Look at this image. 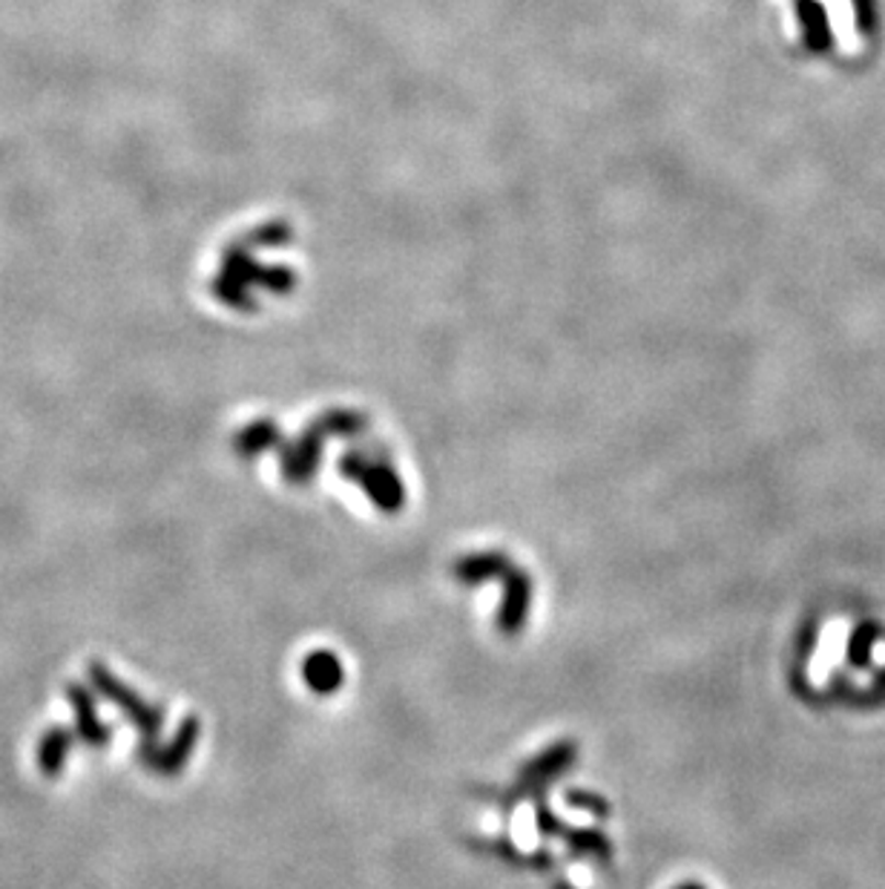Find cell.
I'll return each instance as SVG.
<instances>
[{"label":"cell","instance_id":"cell-6","mask_svg":"<svg viewBox=\"0 0 885 889\" xmlns=\"http://www.w3.org/2000/svg\"><path fill=\"white\" fill-rule=\"evenodd\" d=\"M854 15H856V26L871 35L874 26H877V3L874 0H854Z\"/></svg>","mask_w":885,"mask_h":889},{"label":"cell","instance_id":"cell-3","mask_svg":"<svg viewBox=\"0 0 885 889\" xmlns=\"http://www.w3.org/2000/svg\"><path fill=\"white\" fill-rule=\"evenodd\" d=\"M90 677H92V683H95V688H99V691L104 694V697H110L113 702H118V706H122L124 711H127V714L138 722V725H145L147 734H152V729H156L159 717L147 714V708L138 706V699L133 697V694H129L127 688H124V685L115 683V679L110 677V671H104L101 665H92Z\"/></svg>","mask_w":885,"mask_h":889},{"label":"cell","instance_id":"cell-1","mask_svg":"<svg viewBox=\"0 0 885 889\" xmlns=\"http://www.w3.org/2000/svg\"><path fill=\"white\" fill-rule=\"evenodd\" d=\"M67 697L72 702V711H76V738L83 740L87 745H104L110 740V731L99 720L92 694L83 685H69Z\"/></svg>","mask_w":885,"mask_h":889},{"label":"cell","instance_id":"cell-5","mask_svg":"<svg viewBox=\"0 0 885 889\" xmlns=\"http://www.w3.org/2000/svg\"><path fill=\"white\" fill-rule=\"evenodd\" d=\"M880 639V628L874 622H860L851 631V637H848V645H846V656H848V665H854V668H865L871 662V654H874V645H877Z\"/></svg>","mask_w":885,"mask_h":889},{"label":"cell","instance_id":"cell-7","mask_svg":"<svg viewBox=\"0 0 885 889\" xmlns=\"http://www.w3.org/2000/svg\"><path fill=\"white\" fill-rule=\"evenodd\" d=\"M681 889H704V887H696V884H690V887H681Z\"/></svg>","mask_w":885,"mask_h":889},{"label":"cell","instance_id":"cell-4","mask_svg":"<svg viewBox=\"0 0 885 889\" xmlns=\"http://www.w3.org/2000/svg\"><path fill=\"white\" fill-rule=\"evenodd\" d=\"M72 743H76V734L64 725H55V729H46V734L38 743V768L46 777H58L67 766V757L72 752Z\"/></svg>","mask_w":885,"mask_h":889},{"label":"cell","instance_id":"cell-2","mask_svg":"<svg viewBox=\"0 0 885 889\" xmlns=\"http://www.w3.org/2000/svg\"><path fill=\"white\" fill-rule=\"evenodd\" d=\"M796 15H799V26H803L810 53H828L833 46V35L822 3L819 0H796Z\"/></svg>","mask_w":885,"mask_h":889}]
</instances>
